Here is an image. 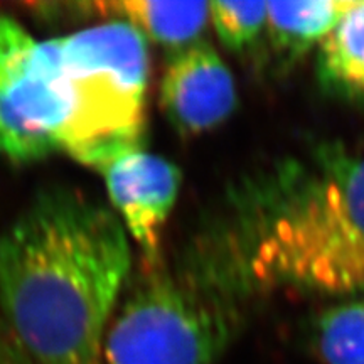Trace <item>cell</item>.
Returning <instances> with one entry per match:
<instances>
[{
	"label": "cell",
	"mask_w": 364,
	"mask_h": 364,
	"mask_svg": "<svg viewBox=\"0 0 364 364\" xmlns=\"http://www.w3.org/2000/svg\"><path fill=\"white\" fill-rule=\"evenodd\" d=\"M238 324V306L182 253L140 258L122 295L103 364H218Z\"/></svg>",
	"instance_id": "277c9868"
},
{
	"label": "cell",
	"mask_w": 364,
	"mask_h": 364,
	"mask_svg": "<svg viewBox=\"0 0 364 364\" xmlns=\"http://www.w3.org/2000/svg\"><path fill=\"white\" fill-rule=\"evenodd\" d=\"M130 243L110 206L65 186L39 191L0 235V312L33 364H103Z\"/></svg>",
	"instance_id": "7a4b0ae2"
},
{
	"label": "cell",
	"mask_w": 364,
	"mask_h": 364,
	"mask_svg": "<svg viewBox=\"0 0 364 364\" xmlns=\"http://www.w3.org/2000/svg\"><path fill=\"white\" fill-rule=\"evenodd\" d=\"M0 364H33L0 312Z\"/></svg>",
	"instance_id": "4fadbf2b"
},
{
	"label": "cell",
	"mask_w": 364,
	"mask_h": 364,
	"mask_svg": "<svg viewBox=\"0 0 364 364\" xmlns=\"http://www.w3.org/2000/svg\"><path fill=\"white\" fill-rule=\"evenodd\" d=\"M358 0L267 2V31L282 63L292 65L318 48Z\"/></svg>",
	"instance_id": "9c48e42d"
},
{
	"label": "cell",
	"mask_w": 364,
	"mask_h": 364,
	"mask_svg": "<svg viewBox=\"0 0 364 364\" xmlns=\"http://www.w3.org/2000/svg\"><path fill=\"white\" fill-rule=\"evenodd\" d=\"M102 177L112 209L139 247L140 258L157 260L162 255L164 228L179 198L181 169L144 149L117 159Z\"/></svg>",
	"instance_id": "8992f818"
},
{
	"label": "cell",
	"mask_w": 364,
	"mask_h": 364,
	"mask_svg": "<svg viewBox=\"0 0 364 364\" xmlns=\"http://www.w3.org/2000/svg\"><path fill=\"white\" fill-rule=\"evenodd\" d=\"M314 343L326 364H364V297L339 300L318 314Z\"/></svg>",
	"instance_id": "8fae6325"
},
{
	"label": "cell",
	"mask_w": 364,
	"mask_h": 364,
	"mask_svg": "<svg viewBox=\"0 0 364 364\" xmlns=\"http://www.w3.org/2000/svg\"><path fill=\"white\" fill-rule=\"evenodd\" d=\"M317 75L338 97L364 103V2H356L318 46Z\"/></svg>",
	"instance_id": "30bf717a"
},
{
	"label": "cell",
	"mask_w": 364,
	"mask_h": 364,
	"mask_svg": "<svg viewBox=\"0 0 364 364\" xmlns=\"http://www.w3.org/2000/svg\"><path fill=\"white\" fill-rule=\"evenodd\" d=\"M161 110L184 136L211 132L233 115L238 105L235 78L206 41L171 54L161 80Z\"/></svg>",
	"instance_id": "52a82bcc"
},
{
	"label": "cell",
	"mask_w": 364,
	"mask_h": 364,
	"mask_svg": "<svg viewBox=\"0 0 364 364\" xmlns=\"http://www.w3.org/2000/svg\"><path fill=\"white\" fill-rule=\"evenodd\" d=\"M68 112L59 150L98 174L144 150L150 56L147 41L122 21L49 39Z\"/></svg>",
	"instance_id": "3957f363"
},
{
	"label": "cell",
	"mask_w": 364,
	"mask_h": 364,
	"mask_svg": "<svg viewBox=\"0 0 364 364\" xmlns=\"http://www.w3.org/2000/svg\"><path fill=\"white\" fill-rule=\"evenodd\" d=\"M186 252L236 306L273 292L364 297V150L326 140L247 172Z\"/></svg>",
	"instance_id": "6da1fadb"
},
{
	"label": "cell",
	"mask_w": 364,
	"mask_h": 364,
	"mask_svg": "<svg viewBox=\"0 0 364 364\" xmlns=\"http://www.w3.org/2000/svg\"><path fill=\"white\" fill-rule=\"evenodd\" d=\"M68 112L56 54L19 21L0 14V156L34 162L59 150Z\"/></svg>",
	"instance_id": "5b68a950"
},
{
	"label": "cell",
	"mask_w": 364,
	"mask_h": 364,
	"mask_svg": "<svg viewBox=\"0 0 364 364\" xmlns=\"http://www.w3.org/2000/svg\"><path fill=\"white\" fill-rule=\"evenodd\" d=\"M209 24L228 51H248L267 31V2H209Z\"/></svg>",
	"instance_id": "7c38bea8"
},
{
	"label": "cell",
	"mask_w": 364,
	"mask_h": 364,
	"mask_svg": "<svg viewBox=\"0 0 364 364\" xmlns=\"http://www.w3.org/2000/svg\"><path fill=\"white\" fill-rule=\"evenodd\" d=\"M98 14L122 21L171 54L201 41L209 24V2H156V0H118L91 4Z\"/></svg>",
	"instance_id": "ba28073f"
}]
</instances>
